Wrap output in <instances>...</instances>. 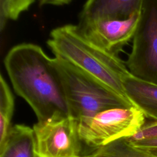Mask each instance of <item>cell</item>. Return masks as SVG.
<instances>
[{
    "label": "cell",
    "mask_w": 157,
    "mask_h": 157,
    "mask_svg": "<svg viewBox=\"0 0 157 157\" xmlns=\"http://www.w3.org/2000/svg\"><path fill=\"white\" fill-rule=\"evenodd\" d=\"M33 129L37 157H81L78 121L73 117L37 121Z\"/></svg>",
    "instance_id": "6"
},
{
    "label": "cell",
    "mask_w": 157,
    "mask_h": 157,
    "mask_svg": "<svg viewBox=\"0 0 157 157\" xmlns=\"http://www.w3.org/2000/svg\"><path fill=\"white\" fill-rule=\"evenodd\" d=\"M40 4H52V5H63L68 4L71 0H39Z\"/></svg>",
    "instance_id": "17"
},
{
    "label": "cell",
    "mask_w": 157,
    "mask_h": 157,
    "mask_svg": "<svg viewBox=\"0 0 157 157\" xmlns=\"http://www.w3.org/2000/svg\"><path fill=\"white\" fill-rule=\"evenodd\" d=\"M0 157H37L33 128L25 124L12 126L0 147Z\"/></svg>",
    "instance_id": "10"
},
{
    "label": "cell",
    "mask_w": 157,
    "mask_h": 157,
    "mask_svg": "<svg viewBox=\"0 0 157 157\" xmlns=\"http://www.w3.org/2000/svg\"><path fill=\"white\" fill-rule=\"evenodd\" d=\"M47 44L55 56L93 75L129 99L123 86L124 77L129 73L126 63L87 38L78 25L69 24L53 29Z\"/></svg>",
    "instance_id": "2"
},
{
    "label": "cell",
    "mask_w": 157,
    "mask_h": 157,
    "mask_svg": "<svg viewBox=\"0 0 157 157\" xmlns=\"http://www.w3.org/2000/svg\"><path fill=\"white\" fill-rule=\"evenodd\" d=\"M126 140L133 147L140 149H148L151 148H157V137L144 139L139 140Z\"/></svg>",
    "instance_id": "15"
},
{
    "label": "cell",
    "mask_w": 157,
    "mask_h": 157,
    "mask_svg": "<svg viewBox=\"0 0 157 157\" xmlns=\"http://www.w3.org/2000/svg\"><path fill=\"white\" fill-rule=\"evenodd\" d=\"M81 157H157L148 151L131 145L123 138L116 140Z\"/></svg>",
    "instance_id": "11"
},
{
    "label": "cell",
    "mask_w": 157,
    "mask_h": 157,
    "mask_svg": "<svg viewBox=\"0 0 157 157\" xmlns=\"http://www.w3.org/2000/svg\"><path fill=\"white\" fill-rule=\"evenodd\" d=\"M145 116L136 107H116L78 121L82 142L95 149L136 134L145 124Z\"/></svg>",
    "instance_id": "4"
},
{
    "label": "cell",
    "mask_w": 157,
    "mask_h": 157,
    "mask_svg": "<svg viewBox=\"0 0 157 157\" xmlns=\"http://www.w3.org/2000/svg\"><path fill=\"white\" fill-rule=\"evenodd\" d=\"M34 0H10L9 19L17 20L20 15L27 10Z\"/></svg>",
    "instance_id": "13"
},
{
    "label": "cell",
    "mask_w": 157,
    "mask_h": 157,
    "mask_svg": "<svg viewBox=\"0 0 157 157\" xmlns=\"http://www.w3.org/2000/svg\"><path fill=\"white\" fill-rule=\"evenodd\" d=\"M155 137H157V121H153L145 123L136 134L126 139L129 140H139Z\"/></svg>",
    "instance_id": "14"
},
{
    "label": "cell",
    "mask_w": 157,
    "mask_h": 157,
    "mask_svg": "<svg viewBox=\"0 0 157 157\" xmlns=\"http://www.w3.org/2000/svg\"><path fill=\"white\" fill-rule=\"evenodd\" d=\"M53 60L63 80L71 116L78 121L107 109L135 107L93 75L59 56Z\"/></svg>",
    "instance_id": "3"
},
{
    "label": "cell",
    "mask_w": 157,
    "mask_h": 157,
    "mask_svg": "<svg viewBox=\"0 0 157 157\" xmlns=\"http://www.w3.org/2000/svg\"><path fill=\"white\" fill-rule=\"evenodd\" d=\"M141 12L125 19H101L78 23L83 34L92 42L118 55L133 39Z\"/></svg>",
    "instance_id": "7"
},
{
    "label": "cell",
    "mask_w": 157,
    "mask_h": 157,
    "mask_svg": "<svg viewBox=\"0 0 157 157\" xmlns=\"http://www.w3.org/2000/svg\"><path fill=\"white\" fill-rule=\"evenodd\" d=\"M15 107L14 98L3 75L0 77V147L5 142L11 128Z\"/></svg>",
    "instance_id": "12"
},
{
    "label": "cell",
    "mask_w": 157,
    "mask_h": 157,
    "mask_svg": "<svg viewBox=\"0 0 157 157\" xmlns=\"http://www.w3.org/2000/svg\"><path fill=\"white\" fill-rule=\"evenodd\" d=\"M148 151V152L151 153V154L155 155L157 156V148H148V149H143Z\"/></svg>",
    "instance_id": "18"
},
{
    "label": "cell",
    "mask_w": 157,
    "mask_h": 157,
    "mask_svg": "<svg viewBox=\"0 0 157 157\" xmlns=\"http://www.w3.org/2000/svg\"><path fill=\"white\" fill-rule=\"evenodd\" d=\"M10 0H0V23L2 31L9 19V6Z\"/></svg>",
    "instance_id": "16"
},
{
    "label": "cell",
    "mask_w": 157,
    "mask_h": 157,
    "mask_svg": "<svg viewBox=\"0 0 157 157\" xmlns=\"http://www.w3.org/2000/svg\"><path fill=\"white\" fill-rule=\"evenodd\" d=\"M4 63L13 90L31 106L38 121L71 116L59 72L40 46L17 45Z\"/></svg>",
    "instance_id": "1"
},
{
    "label": "cell",
    "mask_w": 157,
    "mask_h": 157,
    "mask_svg": "<svg viewBox=\"0 0 157 157\" xmlns=\"http://www.w3.org/2000/svg\"><path fill=\"white\" fill-rule=\"evenodd\" d=\"M123 86L133 105L145 117L157 121V85L139 78L129 72L124 77Z\"/></svg>",
    "instance_id": "9"
},
{
    "label": "cell",
    "mask_w": 157,
    "mask_h": 157,
    "mask_svg": "<svg viewBox=\"0 0 157 157\" xmlns=\"http://www.w3.org/2000/svg\"><path fill=\"white\" fill-rule=\"evenodd\" d=\"M145 0H87L79 23L101 19H125L140 12Z\"/></svg>",
    "instance_id": "8"
},
{
    "label": "cell",
    "mask_w": 157,
    "mask_h": 157,
    "mask_svg": "<svg viewBox=\"0 0 157 157\" xmlns=\"http://www.w3.org/2000/svg\"><path fill=\"white\" fill-rule=\"evenodd\" d=\"M126 67L132 75L157 85V0H145Z\"/></svg>",
    "instance_id": "5"
}]
</instances>
